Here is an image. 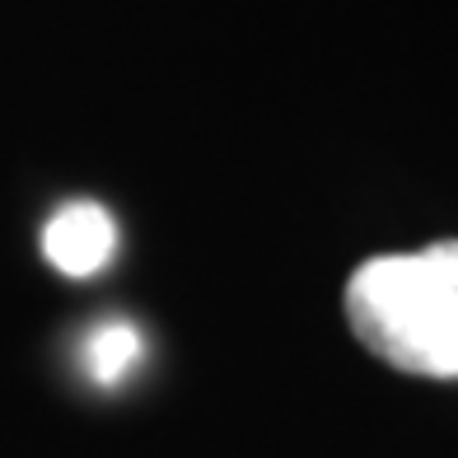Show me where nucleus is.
I'll list each match as a JSON object with an SVG mask.
<instances>
[{
    "mask_svg": "<svg viewBox=\"0 0 458 458\" xmlns=\"http://www.w3.org/2000/svg\"><path fill=\"white\" fill-rule=\"evenodd\" d=\"M140 356H145V342H140V332L131 323H103L85 342V369L103 388L127 379V374L140 365Z\"/></svg>",
    "mask_w": 458,
    "mask_h": 458,
    "instance_id": "3",
    "label": "nucleus"
},
{
    "mask_svg": "<svg viewBox=\"0 0 458 458\" xmlns=\"http://www.w3.org/2000/svg\"><path fill=\"white\" fill-rule=\"evenodd\" d=\"M346 323L384 365L458 379V239L360 262L346 281Z\"/></svg>",
    "mask_w": 458,
    "mask_h": 458,
    "instance_id": "1",
    "label": "nucleus"
},
{
    "mask_svg": "<svg viewBox=\"0 0 458 458\" xmlns=\"http://www.w3.org/2000/svg\"><path fill=\"white\" fill-rule=\"evenodd\" d=\"M117 253V220L98 201H71L43 229V258L61 276H98Z\"/></svg>",
    "mask_w": 458,
    "mask_h": 458,
    "instance_id": "2",
    "label": "nucleus"
}]
</instances>
